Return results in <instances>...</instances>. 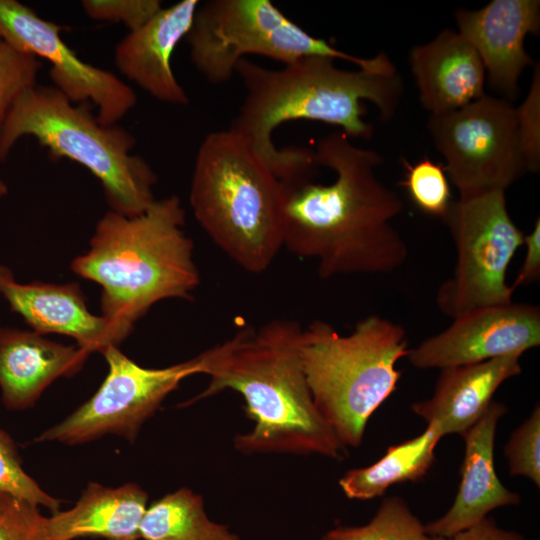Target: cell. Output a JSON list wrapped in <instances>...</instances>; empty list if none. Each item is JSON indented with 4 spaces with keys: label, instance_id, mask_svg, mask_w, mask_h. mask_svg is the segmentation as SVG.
<instances>
[{
    "label": "cell",
    "instance_id": "7402d4cb",
    "mask_svg": "<svg viewBox=\"0 0 540 540\" xmlns=\"http://www.w3.org/2000/svg\"><path fill=\"white\" fill-rule=\"evenodd\" d=\"M442 437L438 426L428 424L420 435L390 446L372 465L349 470L339 485L348 498L368 500L382 496L394 484L416 482L432 467Z\"/></svg>",
    "mask_w": 540,
    "mask_h": 540
},
{
    "label": "cell",
    "instance_id": "ba28073f",
    "mask_svg": "<svg viewBox=\"0 0 540 540\" xmlns=\"http://www.w3.org/2000/svg\"><path fill=\"white\" fill-rule=\"evenodd\" d=\"M185 38L193 65L213 84L232 78L237 63L250 54L284 65L305 57H326L374 73H397L386 53L362 58L339 50L306 32L270 0H210L199 4Z\"/></svg>",
    "mask_w": 540,
    "mask_h": 540
},
{
    "label": "cell",
    "instance_id": "30bf717a",
    "mask_svg": "<svg viewBox=\"0 0 540 540\" xmlns=\"http://www.w3.org/2000/svg\"><path fill=\"white\" fill-rule=\"evenodd\" d=\"M515 108L484 95L455 111L430 115L429 134L459 198L505 192L527 173Z\"/></svg>",
    "mask_w": 540,
    "mask_h": 540
},
{
    "label": "cell",
    "instance_id": "603a6c76",
    "mask_svg": "<svg viewBox=\"0 0 540 540\" xmlns=\"http://www.w3.org/2000/svg\"><path fill=\"white\" fill-rule=\"evenodd\" d=\"M144 540H240L229 528L211 521L202 496L188 488L167 494L147 507L140 524Z\"/></svg>",
    "mask_w": 540,
    "mask_h": 540
},
{
    "label": "cell",
    "instance_id": "f1b7e54d",
    "mask_svg": "<svg viewBox=\"0 0 540 540\" xmlns=\"http://www.w3.org/2000/svg\"><path fill=\"white\" fill-rule=\"evenodd\" d=\"M509 473L524 476L540 487V408L511 434L504 447Z\"/></svg>",
    "mask_w": 540,
    "mask_h": 540
},
{
    "label": "cell",
    "instance_id": "d6a6232c",
    "mask_svg": "<svg viewBox=\"0 0 540 540\" xmlns=\"http://www.w3.org/2000/svg\"><path fill=\"white\" fill-rule=\"evenodd\" d=\"M428 540H525L522 535L514 531L500 528L491 517L455 533L449 537H432Z\"/></svg>",
    "mask_w": 540,
    "mask_h": 540
},
{
    "label": "cell",
    "instance_id": "2e32d148",
    "mask_svg": "<svg viewBox=\"0 0 540 540\" xmlns=\"http://www.w3.org/2000/svg\"><path fill=\"white\" fill-rule=\"evenodd\" d=\"M199 4L197 0H182L162 8L141 27L130 31L115 47L117 69L161 102L189 103L172 71L171 57L189 32Z\"/></svg>",
    "mask_w": 540,
    "mask_h": 540
},
{
    "label": "cell",
    "instance_id": "3957f363",
    "mask_svg": "<svg viewBox=\"0 0 540 540\" xmlns=\"http://www.w3.org/2000/svg\"><path fill=\"white\" fill-rule=\"evenodd\" d=\"M302 327L274 319L245 326L199 355V374L208 386L183 406L231 389L245 401L254 428L235 437L246 454H318L340 459L346 448L316 407L299 354Z\"/></svg>",
    "mask_w": 540,
    "mask_h": 540
},
{
    "label": "cell",
    "instance_id": "44dd1931",
    "mask_svg": "<svg viewBox=\"0 0 540 540\" xmlns=\"http://www.w3.org/2000/svg\"><path fill=\"white\" fill-rule=\"evenodd\" d=\"M147 502V492L135 483L112 488L90 482L72 508L48 517L49 528L55 540H138Z\"/></svg>",
    "mask_w": 540,
    "mask_h": 540
},
{
    "label": "cell",
    "instance_id": "83f0119b",
    "mask_svg": "<svg viewBox=\"0 0 540 540\" xmlns=\"http://www.w3.org/2000/svg\"><path fill=\"white\" fill-rule=\"evenodd\" d=\"M0 540H55L39 506L0 492Z\"/></svg>",
    "mask_w": 540,
    "mask_h": 540
},
{
    "label": "cell",
    "instance_id": "f546056e",
    "mask_svg": "<svg viewBox=\"0 0 540 540\" xmlns=\"http://www.w3.org/2000/svg\"><path fill=\"white\" fill-rule=\"evenodd\" d=\"M516 110L518 133L527 172L540 168V67L535 65L529 92Z\"/></svg>",
    "mask_w": 540,
    "mask_h": 540
},
{
    "label": "cell",
    "instance_id": "1f68e13d",
    "mask_svg": "<svg viewBox=\"0 0 540 540\" xmlns=\"http://www.w3.org/2000/svg\"><path fill=\"white\" fill-rule=\"evenodd\" d=\"M523 245L526 253L523 264L511 285L514 289L523 284L535 282L540 277V220L534 223V227L528 235H524Z\"/></svg>",
    "mask_w": 540,
    "mask_h": 540
},
{
    "label": "cell",
    "instance_id": "cb8c5ba5",
    "mask_svg": "<svg viewBox=\"0 0 540 540\" xmlns=\"http://www.w3.org/2000/svg\"><path fill=\"white\" fill-rule=\"evenodd\" d=\"M324 540H428L425 525L399 496L385 498L375 516L363 526H339Z\"/></svg>",
    "mask_w": 540,
    "mask_h": 540
},
{
    "label": "cell",
    "instance_id": "4dcf8cb0",
    "mask_svg": "<svg viewBox=\"0 0 540 540\" xmlns=\"http://www.w3.org/2000/svg\"><path fill=\"white\" fill-rule=\"evenodd\" d=\"M85 13L95 20L122 22L133 31L162 9L158 0H84Z\"/></svg>",
    "mask_w": 540,
    "mask_h": 540
},
{
    "label": "cell",
    "instance_id": "52a82bcc",
    "mask_svg": "<svg viewBox=\"0 0 540 540\" xmlns=\"http://www.w3.org/2000/svg\"><path fill=\"white\" fill-rule=\"evenodd\" d=\"M24 135L35 137L54 158H68L101 183L111 211L135 216L156 199V174L132 155L134 136L117 125H103L88 103L74 105L54 86H34L11 107L0 131V160Z\"/></svg>",
    "mask_w": 540,
    "mask_h": 540
},
{
    "label": "cell",
    "instance_id": "ffe728a7",
    "mask_svg": "<svg viewBox=\"0 0 540 540\" xmlns=\"http://www.w3.org/2000/svg\"><path fill=\"white\" fill-rule=\"evenodd\" d=\"M521 354L441 369L431 398L412 404L415 414L442 436L463 435L485 413L497 389L521 373Z\"/></svg>",
    "mask_w": 540,
    "mask_h": 540
},
{
    "label": "cell",
    "instance_id": "e0dca14e",
    "mask_svg": "<svg viewBox=\"0 0 540 540\" xmlns=\"http://www.w3.org/2000/svg\"><path fill=\"white\" fill-rule=\"evenodd\" d=\"M506 406L492 401L480 419L462 437L465 442L461 482L450 509L425 525L432 537H449L488 517L499 507L517 505L519 494L499 480L494 465V441Z\"/></svg>",
    "mask_w": 540,
    "mask_h": 540
},
{
    "label": "cell",
    "instance_id": "7c38bea8",
    "mask_svg": "<svg viewBox=\"0 0 540 540\" xmlns=\"http://www.w3.org/2000/svg\"><path fill=\"white\" fill-rule=\"evenodd\" d=\"M62 27L16 0H0V38L14 48L46 59L54 87L72 103L93 102L98 121L116 125L137 102L133 89L116 75L79 59L62 40Z\"/></svg>",
    "mask_w": 540,
    "mask_h": 540
},
{
    "label": "cell",
    "instance_id": "d4e9b609",
    "mask_svg": "<svg viewBox=\"0 0 540 540\" xmlns=\"http://www.w3.org/2000/svg\"><path fill=\"white\" fill-rule=\"evenodd\" d=\"M405 177L400 183L413 203L424 213L443 218L452 203L444 166L427 157L414 164L403 159Z\"/></svg>",
    "mask_w": 540,
    "mask_h": 540
},
{
    "label": "cell",
    "instance_id": "9c48e42d",
    "mask_svg": "<svg viewBox=\"0 0 540 540\" xmlns=\"http://www.w3.org/2000/svg\"><path fill=\"white\" fill-rule=\"evenodd\" d=\"M454 241L453 275L436 295L439 310L456 318L477 308L512 302L507 270L524 234L509 215L504 191L452 201L442 218Z\"/></svg>",
    "mask_w": 540,
    "mask_h": 540
},
{
    "label": "cell",
    "instance_id": "8992f818",
    "mask_svg": "<svg viewBox=\"0 0 540 540\" xmlns=\"http://www.w3.org/2000/svg\"><path fill=\"white\" fill-rule=\"evenodd\" d=\"M409 351L405 329L379 315L365 317L349 335L321 320L302 328L299 354L311 395L345 448L361 444L369 418L397 387L396 363Z\"/></svg>",
    "mask_w": 540,
    "mask_h": 540
},
{
    "label": "cell",
    "instance_id": "4316f807",
    "mask_svg": "<svg viewBox=\"0 0 540 540\" xmlns=\"http://www.w3.org/2000/svg\"><path fill=\"white\" fill-rule=\"evenodd\" d=\"M39 59L0 38V131L16 100L36 85Z\"/></svg>",
    "mask_w": 540,
    "mask_h": 540
},
{
    "label": "cell",
    "instance_id": "836d02e7",
    "mask_svg": "<svg viewBox=\"0 0 540 540\" xmlns=\"http://www.w3.org/2000/svg\"><path fill=\"white\" fill-rule=\"evenodd\" d=\"M7 186L2 179H0V198L6 195Z\"/></svg>",
    "mask_w": 540,
    "mask_h": 540
},
{
    "label": "cell",
    "instance_id": "5b68a950",
    "mask_svg": "<svg viewBox=\"0 0 540 540\" xmlns=\"http://www.w3.org/2000/svg\"><path fill=\"white\" fill-rule=\"evenodd\" d=\"M212 241L247 272L266 271L283 247L280 182L229 128L202 141L189 194Z\"/></svg>",
    "mask_w": 540,
    "mask_h": 540
},
{
    "label": "cell",
    "instance_id": "ac0fdd59",
    "mask_svg": "<svg viewBox=\"0 0 540 540\" xmlns=\"http://www.w3.org/2000/svg\"><path fill=\"white\" fill-rule=\"evenodd\" d=\"M89 353L34 331L0 327L1 401L8 410L35 405L55 380L71 377L84 366Z\"/></svg>",
    "mask_w": 540,
    "mask_h": 540
},
{
    "label": "cell",
    "instance_id": "e575fe53",
    "mask_svg": "<svg viewBox=\"0 0 540 540\" xmlns=\"http://www.w3.org/2000/svg\"><path fill=\"white\" fill-rule=\"evenodd\" d=\"M320 540H324L323 538H321Z\"/></svg>",
    "mask_w": 540,
    "mask_h": 540
},
{
    "label": "cell",
    "instance_id": "484cf974",
    "mask_svg": "<svg viewBox=\"0 0 540 540\" xmlns=\"http://www.w3.org/2000/svg\"><path fill=\"white\" fill-rule=\"evenodd\" d=\"M0 492L49 509L60 511L61 501L46 493L23 468L17 446L8 433L0 429Z\"/></svg>",
    "mask_w": 540,
    "mask_h": 540
},
{
    "label": "cell",
    "instance_id": "9a60e30c",
    "mask_svg": "<svg viewBox=\"0 0 540 540\" xmlns=\"http://www.w3.org/2000/svg\"><path fill=\"white\" fill-rule=\"evenodd\" d=\"M0 296L32 331L71 337L89 354H103L109 347H118L125 340L106 318L90 312L86 298L75 282L20 283L10 268L0 264Z\"/></svg>",
    "mask_w": 540,
    "mask_h": 540
},
{
    "label": "cell",
    "instance_id": "4fadbf2b",
    "mask_svg": "<svg viewBox=\"0 0 540 540\" xmlns=\"http://www.w3.org/2000/svg\"><path fill=\"white\" fill-rule=\"evenodd\" d=\"M540 344V309L528 303L491 305L453 319L442 332L410 349L419 369H445L523 354Z\"/></svg>",
    "mask_w": 540,
    "mask_h": 540
},
{
    "label": "cell",
    "instance_id": "6da1fadb",
    "mask_svg": "<svg viewBox=\"0 0 540 540\" xmlns=\"http://www.w3.org/2000/svg\"><path fill=\"white\" fill-rule=\"evenodd\" d=\"M318 166L336 174L280 182L283 247L313 258L321 278L383 274L399 268L408 248L390 221L402 212L397 193L376 176L381 156L356 146L343 132L317 143Z\"/></svg>",
    "mask_w": 540,
    "mask_h": 540
},
{
    "label": "cell",
    "instance_id": "277c9868",
    "mask_svg": "<svg viewBox=\"0 0 540 540\" xmlns=\"http://www.w3.org/2000/svg\"><path fill=\"white\" fill-rule=\"evenodd\" d=\"M184 225L176 195L155 200L135 216L109 211L97 223L89 249L72 261L75 274L101 287L102 316L125 339L154 304L190 299L199 286Z\"/></svg>",
    "mask_w": 540,
    "mask_h": 540
},
{
    "label": "cell",
    "instance_id": "7a4b0ae2",
    "mask_svg": "<svg viewBox=\"0 0 540 540\" xmlns=\"http://www.w3.org/2000/svg\"><path fill=\"white\" fill-rule=\"evenodd\" d=\"M235 74L241 78L246 96L229 129L261 157L281 182L314 178L319 167L314 150L275 146L272 134L282 123L319 121L340 127L349 138L369 139L373 128L364 120V101L378 108L383 121L389 120L403 91L398 73L344 70L326 57L301 58L278 70L244 58L237 63Z\"/></svg>",
    "mask_w": 540,
    "mask_h": 540
},
{
    "label": "cell",
    "instance_id": "8fae6325",
    "mask_svg": "<svg viewBox=\"0 0 540 540\" xmlns=\"http://www.w3.org/2000/svg\"><path fill=\"white\" fill-rule=\"evenodd\" d=\"M108 372L98 390L85 403L35 442L84 444L113 434L133 443L143 423L160 407L180 382L199 374L197 356L164 368H146L111 346L102 354Z\"/></svg>",
    "mask_w": 540,
    "mask_h": 540
},
{
    "label": "cell",
    "instance_id": "5bb4252c",
    "mask_svg": "<svg viewBox=\"0 0 540 540\" xmlns=\"http://www.w3.org/2000/svg\"><path fill=\"white\" fill-rule=\"evenodd\" d=\"M457 32L474 48L490 87L510 101L532 59L524 40L540 29L539 0H492L477 10L455 12ZM511 102V101H510Z\"/></svg>",
    "mask_w": 540,
    "mask_h": 540
},
{
    "label": "cell",
    "instance_id": "d6986e66",
    "mask_svg": "<svg viewBox=\"0 0 540 540\" xmlns=\"http://www.w3.org/2000/svg\"><path fill=\"white\" fill-rule=\"evenodd\" d=\"M409 65L420 103L430 115L455 111L485 95V69L474 48L455 30L444 29L415 45Z\"/></svg>",
    "mask_w": 540,
    "mask_h": 540
}]
</instances>
